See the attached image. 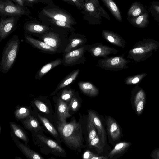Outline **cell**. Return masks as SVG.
I'll return each mask as SVG.
<instances>
[{
  "label": "cell",
  "mask_w": 159,
  "mask_h": 159,
  "mask_svg": "<svg viewBox=\"0 0 159 159\" xmlns=\"http://www.w3.org/2000/svg\"><path fill=\"white\" fill-rule=\"evenodd\" d=\"M60 135L66 144L77 149L84 147L80 124L73 120L69 123L60 122L57 126Z\"/></svg>",
  "instance_id": "6da1fadb"
},
{
  "label": "cell",
  "mask_w": 159,
  "mask_h": 159,
  "mask_svg": "<svg viewBox=\"0 0 159 159\" xmlns=\"http://www.w3.org/2000/svg\"><path fill=\"white\" fill-rule=\"evenodd\" d=\"M159 48V42L150 39L137 42L129 51L127 58L136 62L143 61L151 57Z\"/></svg>",
  "instance_id": "7a4b0ae2"
},
{
  "label": "cell",
  "mask_w": 159,
  "mask_h": 159,
  "mask_svg": "<svg viewBox=\"0 0 159 159\" xmlns=\"http://www.w3.org/2000/svg\"><path fill=\"white\" fill-rule=\"evenodd\" d=\"M83 10L81 11L83 19L89 24H100L102 17L111 20L109 15L100 5L99 0H86Z\"/></svg>",
  "instance_id": "3957f363"
},
{
  "label": "cell",
  "mask_w": 159,
  "mask_h": 159,
  "mask_svg": "<svg viewBox=\"0 0 159 159\" xmlns=\"http://www.w3.org/2000/svg\"><path fill=\"white\" fill-rule=\"evenodd\" d=\"M20 41L17 35H14L5 46L0 63V71L7 73L12 67L17 57Z\"/></svg>",
  "instance_id": "277c9868"
},
{
  "label": "cell",
  "mask_w": 159,
  "mask_h": 159,
  "mask_svg": "<svg viewBox=\"0 0 159 159\" xmlns=\"http://www.w3.org/2000/svg\"><path fill=\"white\" fill-rule=\"evenodd\" d=\"M38 16L40 20H58L66 22L72 26L77 23L70 13L53 3L47 5L39 13Z\"/></svg>",
  "instance_id": "5b68a950"
},
{
  "label": "cell",
  "mask_w": 159,
  "mask_h": 159,
  "mask_svg": "<svg viewBox=\"0 0 159 159\" xmlns=\"http://www.w3.org/2000/svg\"><path fill=\"white\" fill-rule=\"evenodd\" d=\"M68 33L50 28L49 30L38 37L42 41L56 49L58 53H61L63 52L68 43Z\"/></svg>",
  "instance_id": "8992f818"
},
{
  "label": "cell",
  "mask_w": 159,
  "mask_h": 159,
  "mask_svg": "<svg viewBox=\"0 0 159 159\" xmlns=\"http://www.w3.org/2000/svg\"><path fill=\"white\" fill-rule=\"evenodd\" d=\"M130 60L126 59L123 55L107 57L98 60V65L104 70L117 71L129 68L127 65Z\"/></svg>",
  "instance_id": "52a82bcc"
},
{
  "label": "cell",
  "mask_w": 159,
  "mask_h": 159,
  "mask_svg": "<svg viewBox=\"0 0 159 159\" xmlns=\"http://www.w3.org/2000/svg\"><path fill=\"white\" fill-rule=\"evenodd\" d=\"M30 14L29 9L26 7L15 5L10 0L0 1L1 16H18L20 17L23 15L28 16Z\"/></svg>",
  "instance_id": "ba28073f"
},
{
  "label": "cell",
  "mask_w": 159,
  "mask_h": 159,
  "mask_svg": "<svg viewBox=\"0 0 159 159\" xmlns=\"http://www.w3.org/2000/svg\"><path fill=\"white\" fill-rule=\"evenodd\" d=\"M88 45L85 44L78 49L63 53L62 64L66 66L84 64L86 61L85 54L87 51Z\"/></svg>",
  "instance_id": "9c48e42d"
},
{
  "label": "cell",
  "mask_w": 159,
  "mask_h": 159,
  "mask_svg": "<svg viewBox=\"0 0 159 159\" xmlns=\"http://www.w3.org/2000/svg\"><path fill=\"white\" fill-rule=\"evenodd\" d=\"M146 95L143 89L137 85L132 91L131 102L133 108L138 116L143 113L145 107Z\"/></svg>",
  "instance_id": "30bf717a"
},
{
  "label": "cell",
  "mask_w": 159,
  "mask_h": 159,
  "mask_svg": "<svg viewBox=\"0 0 159 159\" xmlns=\"http://www.w3.org/2000/svg\"><path fill=\"white\" fill-rule=\"evenodd\" d=\"M87 51L94 57H102L105 58L111 54L115 55L118 52L116 48L105 45L101 43H96L88 45Z\"/></svg>",
  "instance_id": "8fae6325"
},
{
  "label": "cell",
  "mask_w": 159,
  "mask_h": 159,
  "mask_svg": "<svg viewBox=\"0 0 159 159\" xmlns=\"http://www.w3.org/2000/svg\"><path fill=\"white\" fill-rule=\"evenodd\" d=\"M20 17L18 16H1L0 22V42L7 37L15 27Z\"/></svg>",
  "instance_id": "7c38bea8"
},
{
  "label": "cell",
  "mask_w": 159,
  "mask_h": 159,
  "mask_svg": "<svg viewBox=\"0 0 159 159\" xmlns=\"http://www.w3.org/2000/svg\"><path fill=\"white\" fill-rule=\"evenodd\" d=\"M69 43L63 53H67L78 49L86 44L87 39L83 34L72 32L68 37Z\"/></svg>",
  "instance_id": "4fadbf2b"
},
{
  "label": "cell",
  "mask_w": 159,
  "mask_h": 159,
  "mask_svg": "<svg viewBox=\"0 0 159 159\" xmlns=\"http://www.w3.org/2000/svg\"><path fill=\"white\" fill-rule=\"evenodd\" d=\"M23 28L25 33L38 37L49 30L50 28L42 23L32 21L25 22Z\"/></svg>",
  "instance_id": "5bb4252c"
},
{
  "label": "cell",
  "mask_w": 159,
  "mask_h": 159,
  "mask_svg": "<svg viewBox=\"0 0 159 159\" xmlns=\"http://www.w3.org/2000/svg\"><path fill=\"white\" fill-rule=\"evenodd\" d=\"M24 36L26 41L28 43L42 52L52 54L58 53L56 49L43 41L37 39L32 37L31 35L25 33Z\"/></svg>",
  "instance_id": "9a60e30c"
},
{
  "label": "cell",
  "mask_w": 159,
  "mask_h": 159,
  "mask_svg": "<svg viewBox=\"0 0 159 159\" xmlns=\"http://www.w3.org/2000/svg\"><path fill=\"white\" fill-rule=\"evenodd\" d=\"M102 37L111 43L121 48L125 47L126 42L124 39L116 33L109 30L102 31Z\"/></svg>",
  "instance_id": "2e32d148"
},
{
  "label": "cell",
  "mask_w": 159,
  "mask_h": 159,
  "mask_svg": "<svg viewBox=\"0 0 159 159\" xmlns=\"http://www.w3.org/2000/svg\"><path fill=\"white\" fill-rule=\"evenodd\" d=\"M88 119L91 120L97 129L99 138L104 145L106 144V133L104 128L100 119L94 112H88Z\"/></svg>",
  "instance_id": "e0dca14e"
},
{
  "label": "cell",
  "mask_w": 159,
  "mask_h": 159,
  "mask_svg": "<svg viewBox=\"0 0 159 159\" xmlns=\"http://www.w3.org/2000/svg\"><path fill=\"white\" fill-rule=\"evenodd\" d=\"M80 71V69H78L70 72L61 81L51 95H54L59 90L72 83L76 79Z\"/></svg>",
  "instance_id": "ac0fdd59"
},
{
  "label": "cell",
  "mask_w": 159,
  "mask_h": 159,
  "mask_svg": "<svg viewBox=\"0 0 159 159\" xmlns=\"http://www.w3.org/2000/svg\"><path fill=\"white\" fill-rule=\"evenodd\" d=\"M108 132L112 140L118 139L121 135L120 128L116 122L110 117H109L106 122Z\"/></svg>",
  "instance_id": "d6986e66"
},
{
  "label": "cell",
  "mask_w": 159,
  "mask_h": 159,
  "mask_svg": "<svg viewBox=\"0 0 159 159\" xmlns=\"http://www.w3.org/2000/svg\"><path fill=\"white\" fill-rule=\"evenodd\" d=\"M127 19L134 26L139 28L146 27L149 23V14L147 11L136 17H127Z\"/></svg>",
  "instance_id": "ffe728a7"
},
{
  "label": "cell",
  "mask_w": 159,
  "mask_h": 159,
  "mask_svg": "<svg viewBox=\"0 0 159 159\" xmlns=\"http://www.w3.org/2000/svg\"><path fill=\"white\" fill-rule=\"evenodd\" d=\"M78 84L80 90L87 95L94 97L99 93V89L91 82L80 81Z\"/></svg>",
  "instance_id": "44dd1931"
},
{
  "label": "cell",
  "mask_w": 159,
  "mask_h": 159,
  "mask_svg": "<svg viewBox=\"0 0 159 159\" xmlns=\"http://www.w3.org/2000/svg\"><path fill=\"white\" fill-rule=\"evenodd\" d=\"M61 64L62 59L59 58L48 63L39 70L35 75V79H40L49 71Z\"/></svg>",
  "instance_id": "7402d4cb"
},
{
  "label": "cell",
  "mask_w": 159,
  "mask_h": 159,
  "mask_svg": "<svg viewBox=\"0 0 159 159\" xmlns=\"http://www.w3.org/2000/svg\"><path fill=\"white\" fill-rule=\"evenodd\" d=\"M57 110L59 119L61 122H66V118L71 116L69 112V107L61 98L58 100Z\"/></svg>",
  "instance_id": "603a6c76"
},
{
  "label": "cell",
  "mask_w": 159,
  "mask_h": 159,
  "mask_svg": "<svg viewBox=\"0 0 159 159\" xmlns=\"http://www.w3.org/2000/svg\"><path fill=\"white\" fill-rule=\"evenodd\" d=\"M115 18L118 21H123L120 11L114 0H101Z\"/></svg>",
  "instance_id": "cb8c5ba5"
},
{
  "label": "cell",
  "mask_w": 159,
  "mask_h": 159,
  "mask_svg": "<svg viewBox=\"0 0 159 159\" xmlns=\"http://www.w3.org/2000/svg\"><path fill=\"white\" fill-rule=\"evenodd\" d=\"M146 11L143 5L137 2H133L127 12V17L133 18L138 16Z\"/></svg>",
  "instance_id": "d4e9b609"
},
{
  "label": "cell",
  "mask_w": 159,
  "mask_h": 159,
  "mask_svg": "<svg viewBox=\"0 0 159 159\" xmlns=\"http://www.w3.org/2000/svg\"><path fill=\"white\" fill-rule=\"evenodd\" d=\"M131 145V143L126 142H121L116 144L109 153L108 157L111 158L114 156L123 153L127 150Z\"/></svg>",
  "instance_id": "484cf974"
},
{
  "label": "cell",
  "mask_w": 159,
  "mask_h": 159,
  "mask_svg": "<svg viewBox=\"0 0 159 159\" xmlns=\"http://www.w3.org/2000/svg\"><path fill=\"white\" fill-rule=\"evenodd\" d=\"M38 136L42 141L53 150L61 153L65 152L63 149L56 142L41 135H38Z\"/></svg>",
  "instance_id": "4316f807"
},
{
  "label": "cell",
  "mask_w": 159,
  "mask_h": 159,
  "mask_svg": "<svg viewBox=\"0 0 159 159\" xmlns=\"http://www.w3.org/2000/svg\"><path fill=\"white\" fill-rule=\"evenodd\" d=\"M147 75L146 73H144L132 76H129L125 79L124 83L127 85L138 84Z\"/></svg>",
  "instance_id": "83f0119b"
},
{
  "label": "cell",
  "mask_w": 159,
  "mask_h": 159,
  "mask_svg": "<svg viewBox=\"0 0 159 159\" xmlns=\"http://www.w3.org/2000/svg\"><path fill=\"white\" fill-rule=\"evenodd\" d=\"M19 147L23 152L29 158L42 159L43 158L35 151L29 149L23 144L20 143Z\"/></svg>",
  "instance_id": "f1b7e54d"
},
{
  "label": "cell",
  "mask_w": 159,
  "mask_h": 159,
  "mask_svg": "<svg viewBox=\"0 0 159 159\" xmlns=\"http://www.w3.org/2000/svg\"><path fill=\"white\" fill-rule=\"evenodd\" d=\"M24 123L26 127L30 130L35 131L39 128L38 121L31 116H28Z\"/></svg>",
  "instance_id": "f546056e"
},
{
  "label": "cell",
  "mask_w": 159,
  "mask_h": 159,
  "mask_svg": "<svg viewBox=\"0 0 159 159\" xmlns=\"http://www.w3.org/2000/svg\"><path fill=\"white\" fill-rule=\"evenodd\" d=\"M38 117L47 129L54 136L57 137L58 134L53 125L46 118L38 115Z\"/></svg>",
  "instance_id": "4dcf8cb0"
},
{
  "label": "cell",
  "mask_w": 159,
  "mask_h": 159,
  "mask_svg": "<svg viewBox=\"0 0 159 159\" xmlns=\"http://www.w3.org/2000/svg\"><path fill=\"white\" fill-rule=\"evenodd\" d=\"M88 131V141L89 142L91 140L94 138L96 134L95 127L92 122L88 119L87 125Z\"/></svg>",
  "instance_id": "1f68e13d"
},
{
  "label": "cell",
  "mask_w": 159,
  "mask_h": 159,
  "mask_svg": "<svg viewBox=\"0 0 159 159\" xmlns=\"http://www.w3.org/2000/svg\"><path fill=\"white\" fill-rule=\"evenodd\" d=\"M10 125L14 134L16 136L24 141H26L27 140V138L25 133L16 125L13 123L11 122Z\"/></svg>",
  "instance_id": "d6a6232c"
},
{
  "label": "cell",
  "mask_w": 159,
  "mask_h": 159,
  "mask_svg": "<svg viewBox=\"0 0 159 159\" xmlns=\"http://www.w3.org/2000/svg\"><path fill=\"white\" fill-rule=\"evenodd\" d=\"M149 10L154 18L159 22V2L153 1Z\"/></svg>",
  "instance_id": "836d02e7"
},
{
  "label": "cell",
  "mask_w": 159,
  "mask_h": 159,
  "mask_svg": "<svg viewBox=\"0 0 159 159\" xmlns=\"http://www.w3.org/2000/svg\"><path fill=\"white\" fill-rule=\"evenodd\" d=\"M74 91L73 89H65L61 93L60 98L62 100L69 101L74 96Z\"/></svg>",
  "instance_id": "e575fe53"
},
{
  "label": "cell",
  "mask_w": 159,
  "mask_h": 159,
  "mask_svg": "<svg viewBox=\"0 0 159 159\" xmlns=\"http://www.w3.org/2000/svg\"><path fill=\"white\" fill-rule=\"evenodd\" d=\"M100 138L98 135L91 140L89 143V145L90 148H93L96 149L98 152L99 151L102 149V148L101 145Z\"/></svg>",
  "instance_id": "d590c367"
},
{
  "label": "cell",
  "mask_w": 159,
  "mask_h": 159,
  "mask_svg": "<svg viewBox=\"0 0 159 159\" xmlns=\"http://www.w3.org/2000/svg\"><path fill=\"white\" fill-rule=\"evenodd\" d=\"M30 114L28 109L25 107L20 108L15 111V115L18 119H22L27 117Z\"/></svg>",
  "instance_id": "8d00e7d4"
},
{
  "label": "cell",
  "mask_w": 159,
  "mask_h": 159,
  "mask_svg": "<svg viewBox=\"0 0 159 159\" xmlns=\"http://www.w3.org/2000/svg\"><path fill=\"white\" fill-rule=\"evenodd\" d=\"M25 7H32L34 4L41 2L47 5L53 3L52 0H23Z\"/></svg>",
  "instance_id": "74e56055"
},
{
  "label": "cell",
  "mask_w": 159,
  "mask_h": 159,
  "mask_svg": "<svg viewBox=\"0 0 159 159\" xmlns=\"http://www.w3.org/2000/svg\"><path fill=\"white\" fill-rule=\"evenodd\" d=\"M83 158L84 159H107L106 156H99L93 153L89 150L86 151L83 154Z\"/></svg>",
  "instance_id": "f35d334b"
},
{
  "label": "cell",
  "mask_w": 159,
  "mask_h": 159,
  "mask_svg": "<svg viewBox=\"0 0 159 159\" xmlns=\"http://www.w3.org/2000/svg\"><path fill=\"white\" fill-rule=\"evenodd\" d=\"M34 103L36 107L41 111L46 114L49 113V110L47 107L43 102L38 100H36Z\"/></svg>",
  "instance_id": "ab89813d"
},
{
  "label": "cell",
  "mask_w": 159,
  "mask_h": 159,
  "mask_svg": "<svg viewBox=\"0 0 159 159\" xmlns=\"http://www.w3.org/2000/svg\"><path fill=\"white\" fill-rule=\"evenodd\" d=\"M79 105L77 98L74 95L71 99L69 107L73 111H76L78 109Z\"/></svg>",
  "instance_id": "60d3db41"
},
{
  "label": "cell",
  "mask_w": 159,
  "mask_h": 159,
  "mask_svg": "<svg viewBox=\"0 0 159 159\" xmlns=\"http://www.w3.org/2000/svg\"><path fill=\"white\" fill-rule=\"evenodd\" d=\"M74 3L75 6L79 10H83L86 0H71Z\"/></svg>",
  "instance_id": "b9f144b4"
},
{
  "label": "cell",
  "mask_w": 159,
  "mask_h": 159,
  "mask_svg": "<svg viewBox=\"0 0 159 159\" xmlns=\"http://www.w3.org/2000/svg\"><path fill=\"white\" fill-rule=\"evenodd\" d=\"M150 156L153 159H159V148L152 150L150 154Z\"/></svg>",
  "instance_id": "7bdbcfd3"
},
{
  "label": "cell",
  "mask_w": 159,
  "mask_h": 159,
  "mask_svg": "<svg viewBox=\"0 0 159 159\" xmlns=\"http://www.w3.org/2000/svg\"><path fill=\"white\" fill-rule=\"evenodd\" d=\"M13 2H15L16 5L21 7H25L24 5L23 0H10Z\"/></svg>",
  "instance_id": "ee69618b"
},
{
  "label": "cell",
  "mask_w": 159,
  "mask_h": 159,
  "mask_svg": "<svg viewBox=\"0 0 159 159\" xmlns=\"http://www.w3.org/2000/svg\"><path fill=\"white\" fill-rule=\"evenodd\" d=\"M64 2L69 4L70 5L75 6L73 2L71 0H61Z\"/></svg>",
  "instance_id": "f6af8a7d"
}]
</instances>
